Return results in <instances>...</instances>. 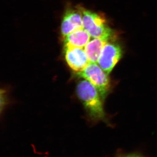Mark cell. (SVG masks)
Returning <instances> with one entry per match:
<instances>
[{
  "label": "cell",
  "instance_id": "7",
  "mask_svg": "<svg viewBox=\"0 0 157 157\" xmlns=\"http://www.w3.org/2000/svg\"><path fill=\"white\" fill-rule=\"evenodd\" d=\"M90 36L83 29L74 31L64 37L65 46L83 48L89 42Z\"/></svg>",
  "mask_w": 157,
  "mask_h": 157
},
{
  "label": "cell",
  "instance_id": "4",
  "mask_svg": "<svg viewBox=\"0 0 157 157\" xmlns=\"http://www.w3.org/2000/svg\"><path fill=\"white\" fill-rule=\"evenodd\" d=\"M122 56V50L120 45L114 42H107L98 59V65L109 75Z\"/></svg>",
  "mask_w": 157,
  "mask_h": 157
},
{
  "label": "cell",
  "instance_id": "3",
  "mask_svg": "<svg viewBox=\"0 0 157 157\" xmlns=\"http://www.w3.org/2000/svg\"><path fill=\"white\" fill-rule=\"evenodd\" d=\"M78 77L84 78L92 83L100 94L102 100L106 98L110 89L108 75L96 63L90 62L84 70L77 72Z\"/></svg>",
  "mask_w": 157,
  "mask_h": 157
},
{
  "label": "cell",
  "instance_id": "6",
  "mask_svg": "<svg viewBox=\"0 0 157 157\" xmlns=\"http://www.w3.org/2000/svg\"><path fill=\"white\" fill-rule=\"evenodd\" d=\"M83 29L81 8L70 9L66 11L61 24V33L64 38L74 31Z\"/></svg>",
  "mask_w": 157,
  "mask_h": 157
},
{
  "label": "cell",
  "instance_id": "5",
  "mask_svg": "<svg viewBox=\"0 0 157 157\" xmlns=\"http://www.w3.org/2000/svg\"><path fill=\"white\" fill-rule=\"evenodd\" d=\"M65 56L68 66L76 73L84 70L90 62L83 48L65 46Z\"/></svg>",
  "mask_w": 157,
  "mask_h": 157
},
{
  "label": "cell",
  "instance_id": "10",
  "mask_svg": "<svg viewBox=\"0 0 157 157\" xmlns=\"http://www.w3.org/2000/svg\"><path fill=\"white\" fill-rule=\"evenodd\" d=\"M116 157H145L141 154L138 153L118 154Z\"/></svg>",
  "mask_w": 157,
  "mask_h": 157
},
{
  "label": "cell",
  "instance_id": "2",
  "mask_svg": "<svg viewBox=\"0 0 157 157\" xmlns=\"http://www.w3.org/2000/svg\"><path fill=\"white\" fill-rule=\"evenodd\" d=\"M80 8L83 29L91 36L107 41L112 39L113 32L106 24L105 17L101 14Z\"/></svg>",
  "mask_w": 157,
  "mask_h": 157
},
{
  "label": "cell",
  "instance_id": "1",
  "mask_svg": "<svg viewBox=\"0 0 157 157\" xmlns=\"http://www.w3.org/2000/svg\"><path fill=\"white\" fill-rule=\"evenodd\" d=\"M76 93L91 118L95 121L105 120L103 100L92 83L86 79L79 81L76 87Z\"/></svg>",
  "mask_w": 157,
  "mask_h": 157
},
{
  "label": "cell",
  "instance_id": "8",
  "mask_svg": "<svg viewBox=\"0 0 157 157\" xmlns=\"http://www.w3.org/2000/svg\"><path fill=\"white\" fill-rule=\"evenodd\" d=\"M108 41L94 38L88 42L85 46L84 51L90 62L98 61L103 48Z\"/></svg>",
  "mask_w": 157,
  "mask_h": 157
},
{
  "label": "cell",
  "instance_id": "9",
  "mask_svg": "<svg viewBox=\"0 0 157 157\" xmlns=\"http://www.w3.org/2000/svg\"><path fill=\"white\" fill-rule=\"evenodd\" d=\"M8 102L7 90L0 88V114L7 105Z\"/></svg>",
  "mask_w": 157,
  "mask_h": 157
}]
</instances>
